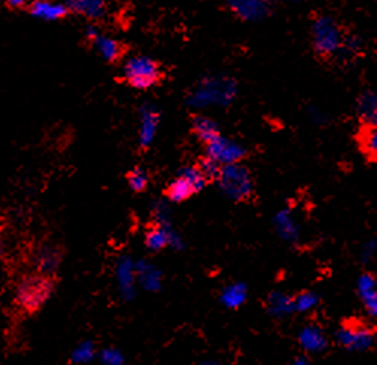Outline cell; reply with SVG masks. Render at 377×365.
<instances>
[{
    "label": "cell",
    "mask_w": 377,
    "mask_h": 365,
    "mask_svg": "<svg viewBox=\"0 0 377 365\" xmlns=\"http://www.w3.org/2000/svg\"><path fill=\"white\" fill-rule=\"evenodd\" d=\"M55 289V276L41 275L38 271L20 279L16 289V301L25 314H35L50 299Z\"/></svg>",
    "instance_id": "cell-1"
},
{
    "label": "cell",
    "mask_w": 377,
    "mask_h": 365,
    "mask_svg": "<svg viewBox=\"0 0 377 365\" xmlns=\"http://www.w3.org/2000/svg\"><path fill=\"white\" fill-rule=\"evenodd\" d=\"M313 52L321 58L337 55L342 44V32L338 23L329 16H318L311 28Z\"/></svg>",
    "instance_id": "cell-2"
},
{
    "label": "cell",
    "mask_w": 377,
    "mask_h": 365,
    "mask_svg": "<svg viewBox=\"0 0 377 365\" xmlns=\"http://www.w3.org/2000/svg\"><path fill=\"white\" fill-rule=\"evenodd\" d=\"M123 76L135 90H149L162 78L160 64L150 56H132L124 62Z\"/></svg>",
    "instance_id": "cell-3"
},
{
    "label": "cell",
    "mask_w": 377,
    "mask_h": 365,
    "mask_svg": "<svg viewBox=\"0 0 377 365\" xmlns=\"http://www.w3.org/2000/svg\"><path fill=\"white\" fill-rule=\"evenodd\" d=\"M235 95L237 85L234 80H227L226 78H209V80H202L191 102L194 105H201V108L211 102L226 105V103L232 102Z\"/></svg>",
    "instance_id": "cell-4"
},
{
    "label": "cell",
    "mask_w": 377,
    "mask_h": 365,
    "mask_svg": "<svg viewBox=\"0 0 377 365\" xmlns=\"http://www.w3.org/2000/svg\"><path fill=\"white\" fill-rule=\"evenodd\" d=\"M217 182L222 185V190L229 197H232L234 201L247 199V197L251 194V190H253V185H251V179H250V173L247 172V169H244V167L239 164L225 165Z\"/></svg>",
    "instance_id": "cell-5"
},
{
    "label": "cell",
    "mask_w": 377,
    "mask_h": 365,
    "mask_svg": "<svg viewBox=\"0 0 377 365\" xmlns=\"http://www.w3.org/2000/svg\"><path fill=\"white\" fill-rule=\"evenodd\" d=\"M206 156L225 167L239 164L241 160H244L246 149L237 141L220 137L214 143L206 145Z\"/></svg>",
    "instance_id": "cell-6"
},
{
    "label": "cell",
    "mask_w": 377,
    "mask_h": 365,
    "mask_svg": "<svg viewBox=\"0 0 377 365\" xmlns=\"http://www.w3.org/2000/svg\"><path fill=\"white\" fill-rule=\"evenodd\" d=\"M229 9L244 22H259L271 13L270 0H227Z\"/></svg>",
    "instance_id": "cell-7"
},
{
    "label": "cell",
    "mask_w": 377,
    "mask_h": 365,
    "mask_svg": "<svg viewBox=\"0 0 377 365\" xmlns=\"http://www.w3.org/2000/svg\"><path fill=\"white\" fill-rule=\"evenodd\" d=\"M140 143L143 148H148V145L152 144L156 132H158L161 112L155 105L145 103L140 109Z\"/></svg>",
    "instance_id": "cell-8"
},
{
    "label": "cell",
    "mask_w": 377,
    "mask_h": 365,
    "mask_svg": "<svg viewBox=\"0 0 377 365\" xmlns=\"http://www.w3.org/2000/svg\"><path fill=\"white\" fill-rule=\"evenodd\" d=\"M29 13L35 18L46 20V22H56V20L67 17L68 9L66 4L52 2V0H34L29 5Z\"/></svg>",
    "instance_id": "cell-9"
},
{
    "label": "cell",
    "mask_w": 377,
    "mask_h": 365,
    "mask_svg": "<svg viewBox=\"0 0 377 365\" xmlns=\"http://www.w3.org/2000/svg\"><path fill=\"white\" fill-rule=\"evenodd\" d=\"M68 13H75L90 20H99L107 11V0H66Z\"/></svg>",
    "instance_id": "cell-10"
},
{
    "label": "cell",
    "mask_w": 377,
    "mask_h": 365,
    "mask_svg": "<svg viewBox=\"0 0 377 365\" xmlns=\"http://www.w3.org/2000/svg\"><path fill=\"white\" fill-rule=\"evenodd\" d=\"M193 133L197 137V140L203 143L205 145L214 143L217 138L222 137L220 133L218 124L206 116H194L191 121Z\"/></svg>",
    "instance_id": "cell-11"
},
{
    "label": "cell",
    "mask_w": 377,
    "mask_h": 365,
    "mask_svg": "<svg viewBox=\"0 0 377 365\" xmlns=\"http://www.w3.org/2000/svg\"><path fill=\"white\" fill-rule=\"evenodd\" d=\"M358 117L362 123V126L376 128L377 124V97L373 91H365L364 95L358 99Z\"/></svg>",
    "instance_id": "cell-12"
},
{
    "label": "cell",
    "mask_w": 377,
    "mask_h": 365,
    "mask_svg": "<svg viewBox=\"0 0 377 365\" xmlns=\"http://www.w3.org/2000/svg\"><path fill=\"white\" fill-rule=\"evenodd\" d=\"M92 44L99 52V55L107 62H117L124 54V47L121 46L120 41L107 35L100 34L92 41Z\"/></svg>",
    "instance_id": "cell-13"
},
{
    "label": "cell",
    "mask_w": 377,
    "mask_h": 365,
    "mask_svg": "<svg viewBox=\"0 0 377 365\" xmlns=\"http://www.w3.org/2000/svg\"><path fill=\"white\" fill-rule=\"evenodd\" d=\"M61 263V253L55 247H43L37 253V271L41 275L55 276V271Z\"/></svg>",
    "instance_id": "cell-14"
},
{
    "label": "cell",
    "mask_w": 377,
    "mask_h": 365,
    "mask_svg": "<svg viewBox=\"0 0 377 365\" xmlns=\"http://www.w3.org/2000/svg\"><path fill=\"white\" fill-rule=\"evenodd\" d=\"M196 194L193 185L184 176H177L165 189V197L173 203H182Z\"/></svg>",
    "instance_id": "cell-15"
},
{
    "label": "cell",
    "mask_w": 377,
    "mask_h": 365,
    "mask_svg": "<svg viewBox=\"0 0 377 365\" xmlns=\"http://www.w3.org/2000/svg\"><path fill=\"white\" fill-rule=\"evenodd\" d=\"M144 243L152 252H160L170 244V235L160 223H153L145 231Z\"/></svg>",
    "instance_id": "cell-16"
},
{
    "label": "cell",
    "mask_w": 377,
    "mask_h": 365,
    "mask_svg": "<svg viewBox=\"0 0 377 365\" xmlns=\"http://www.w3.org/2000/svg\"><path fill=\"white\" fill-rule=\"evenodd\" d=\"M358 141H359V148L364 152V155L371 162H374L376 156H377V131H376V128L364 126V129L359 133Z\"/></svg>",
    "instance_id": "cell-17"
},
{
    "label": "cell",
    "mask_w": 377,
    "mask_h": 365,
    "mask_svg": "<svg viewBox=\"0 0 377 365\" xmlns=\"http://www.w3.org/2000/svg\"><path fill=\"white\" fill-rule=\"evenodd\" d=\"M126 181H128L131 190L135 193H144L149 186V174L143 167H135L126 174Z\"/></svg>",
    "instance_id": "cell-18"
},
{
    "label": "cell",
    "mask_w": 377,
    "mask_h": 365,
    "mask_svg": "<svg viewBox=\"0 0 377 365\" xmlns=\"http://www.w3.org/2000/svg\"><path fill=\"white\" fill-rule=\"evenodd\" d=\"M196 165H197V169L201 170V173L203 174V177H205L208 184L209 182H217L218 177H220V173H222V169H223V165H220L217 161L211 160L206 155Z\"/></svg>",
    "instance_id": "cell-19"
},
{
    "label": "cell",
    "mask_w": 377,
    "mask_h": 365,
    "mask_svg": "<svg viewBox=\"0 0 377 365\" xmlns=\"http://www.w3.org/2000/svg\"><path fill=\"white\" fill-rule=\"evenodd\" d=\"M181 176H184L185 179L193 185V189L197 193H201L205 186L208 185L206 179L203 177V174L201 173V170L197 169V165H190V167H185V169L181 172Z\"/></svg>",
    "instance_id": "cell-20"
},
{
    "label": "cell",
    "mask_w": 377,
    "mask_h": 365,
    "mask_svg": "<svg viewBox=\"0 0 377 365\" xmlns=\"http://www.w3.org/2000/svg\"><path fill=\"white\" fill-rule=\"evenodd\" d=\"M85 35H87V38H88L90 41L96 40V38L100 35L97 26H96V25H88L87 29H85Z\"/></svg>",
    "instance_id": "cell-21"
},
{
    "label": "cell",
    "mask_w": 377,
    "mask_h": 365,
    "mask_svg": "<svg viewBox=\"0 0 377 365\" xmlns=\"http://www.w3.org/2000/svg\"><path fill=\"white\" fill-rule=\"evenodd\" d=\"M6 5L9 8H14V9H18V8H25L26 4H28V0H5Z\"/></svg>",
    "instance_id": "cell-22"
},
{
    "label": "cell",
    "mask_w": 377,
    "mask_h": 365,
    "mask_svg": "<svg viewBox=\"0 0 377 365\" xmlns=\"http://www.w3.org/2000/svg\"><path fill=\"white\" fill-rule=\"evenodd\" d=\"M4 255V244H2V237H0V259H2Z\"/></svg>",
    "instance_id": "cell-23"
},
{
    "label": "cell",
    "mask_w": 377,
    "mask_h": 365,
    "mask_svg": "<svg viewBox=\"0 0 377 365\" xmlns=\"http://www.w3.org/2000/svg\"><path fill=\"white\" fill-rule=\"evenodd\" d=\"M289 2H297V0H289Z\"/></svg>",
    "instance_id": "cell-24"
}]
</instances>
